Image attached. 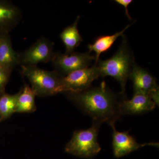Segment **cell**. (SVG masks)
<instances>
[{"label": "cell", "instance_id": "cell-13", "mask_svg": "<svg viewBox=\"0 0 159 159\" xmlns=\"http://www.w3.org/2000/svg\"><path fill=\"white\" fill-rule=\"evenodd\" d=\"M135 20L133 23L125 26L124 29L121 31L116 32L112 35H102L96 38L93 43L89 44L88 45L89 52L91 53L93 51L95 53V63L97 64L99 59V57L101 54L107 52L111 48L114 43L119 36H122L124 35L123 33L127 29H128Z\"/></svg>", "mask_w": 159, "mask_h": 159}, {"label": "cell", "instance_id": "cell-14", "mask_svg": "<svg viewBox=\"0 0 159 159\" xmlns=\"http://www.w3.org/2000/svg\"><path fill=\"white\" fill-rule=\"evenodd\" d=\"M80 19V16H78L74 22L66 27L60 34V38L65 47L66 54L74 52L75 49L83 41L77 27Z\"/></svg>", "mask_w": 159, "mask_h": 159}, {"label": "cell", "instance_id": "cell-16", "mask_svg": "<svg viewBox=\"0 0 159 159\" xmlns=\"http://www.w3.org/2000/svg\"><path fill=\"white\" fill-rule=\"evenodd\" d=\"M20 91L16 93H4L0 96V122L9 119L16 113Z\"/></svg>", "mask_w": 159, "mask_h": 159}, {"label": "cell", "instance_id": "cell-18", "mask_svg": "<svg viewBox=\"0 0 159 159\" xmlns=\"http://www.w3.org/2000/svg\"><path fill=\"white\" fill-rule=\"evenodd\" d=\"M114 2L124 7L125 9V15L129 20L131 21L132 20V18L131 16L129 14V12L128 6L133 1L132 0H115Z\"/></svg>", "mask_w": 159, "mask_h": 159}, {"label": "cell", "instance_id": "cell-1", "mask_svg": "<svg viewBox=\"0 0 159 159\" xmlns=\"http://www.w3.org/2000/svg\"><path fill=\"white\" fill-rule=\"evenodd\" d=\"M67 97L87 115L94 122L101 125L103 122L115 123L121 116L120 102L125 93H116L109 88L105 81L98 86H91L77 93H64Z\"/></svg>", "mask_w": 159, "mask_h": 159}, {"label": "cell", "instance_id": "cell-2", "mask_svg": "<svg viewBox=\"0 0 159 159\" xmlns=\"http://www.w3.org/2000/svg\"><path fill=\"white\" fill-rule=\"evenodd\" d=\"M122 37V43L115 54L105 60L99 59L96 65L99 69L100 77H113L121 85V93H125L126 81L136 62L127 39L124 34Z\"/></svg>", "mask_w": 159, "mask_h": 159}, {"label": "cell", "instance_id": "cell-11", "mask_svg": "<svg viewBox=\"0 0 159 159\" xmlns=\"http://www.w3.org/2000/svg\"><path fill=\"white\" fill-rule=\"evenodd\" d=\"M156 103L149 96L141 93L134 94L130 100H122L119 105L121 116L124 115H137L153 110Z\"/></svg>", "mask_w": 159, "mask_h": 159}, {"label": "cell", "instance_id": "cell-3", "mask_svg": "<svg viewBox=\"0 0 159 159\" xmlns=\"http://www.w3.org/2000/svg\"><path fill=\"white\" fill-rule=\"evenodd\" d=\"M21 68L22 76L29 80L35 96L48 97L64 93L62 76L54 70H46L36 65L21 66Z\"/></svg>", "mask_w": 159, "mask_h": 159}, {"label": "cell", "instance_id": "cell-9", "mask_svg": "<svg viewBox=\"0 0 159 159\" xmlns=\"http://www.w3.org/2000/svg\"><path fill=\"white\" fill-rule=\"evenodd\" d=\"M110 125L113 131L112 145L114 155L116 157L124 156L146 145L159 147L157 142L139 144L133 137L129 134L128 131H118L115 127V123H111Z\"/></svg>", "mask_w": 159, "mask_h": 159}, {"label": "cell", "instance_id": "cell-17", "mask_svg": "<svg viewBox=\"0 0 159 159\" xmlns=\"http://www.w3.org/2000/svg\"><path fill=\"white\" fill-rule=\"evenodd\" d=\"M11 72L0 67V96L5 93L6 86L9 82Z\"/></svg>", "mask_w": 159, "mask_h": 159}, {"label": "cell", "instance_id": "cell-8", "mask_svg": "<svg viewBox=\"0 0 159 159\" xmlns=\"http://www.w3.org/2000/svg\"><path fill=\"white\" fill-rule=\"evenodd\" d=\"M129 78L133 83L134 94H145L159 106V86L156 78L146 69L135 64Z\"/></svg>", "mask_w": 159, "mask_h": 159}, {"label": "cell", "instance_id": "cell-10", "mask_svg": "<svg viewBox=\"0 0 159 159\" xmlns=\"http://www.w3.org/2000/svg\"><path fill=\"white\" fill-rule=\"evenodd\" d=\"M22 18V13L11 2L0 0V33L12 31Z\"/></svg>", "mask_w": 159, "mask_h": 159}, {"label": "cell", "instance_id": "cell-7", "mask_svg": "<svg viewBox=\"0 0 159 159\" xmlns=\"http://www.w3.org/2000/svg\"><path fill=\"white\" fill-rule=\"evenodd\" d=\"M100 77L98 66L94 64L91 67L74 71L61 77V82L66 93H77L91 86L92 83Z\"/></svg>", "mask_w": 159, "mask_h": 159}, {"label": "cell", "instance_id": "cell-15", "mask_svg": "<svg viewBox=\"0 0 159 159\" xmlns=\"http://www.w3.org/2000/svg\"><path fill=\"white\" fill-rule=\"evenodd\" d=\"M35 96L31 87L25 83L20 91L16 113H31L36 110Z\"/></svg>", "mask_w": 159, "mask_h": 159}, {"label": "cell", "instance_id": "cell-12", "mask_svg": "<svg viewBox=\"0 0 159 159\" xmlns=\"http://www.w3.org/2000/svg\"><path fill=\"white\" fill-rule=\"evenodd\" d=\"M18 66L20 53L13 49L9 33H0V67L12 72Z\"/></svg>", "mask_w": 159, "mask_h": 159}, {"label": "cell", "instance_id": "cell-5", "mask_svg": "<svg viewBox=\"0 0 159 159\" xmlns=\"http://www.w3.org/2000/svg\"><path fill=\"white\" fill-rule=\"evenodd\" d=\"M95 61V55L89 52H73L70 54L55 52L51 62L54 70L62 76L80 69L89 67L93 61Z\"/></svg>", "mask_w": 159, "mask_h": 159}, {"label": "cell", "instance_id": "cell-4", "mask_svg": "<svg viewBox=\"0 0 159 159\" xmlns=\"http://www.w3.org/2000/svg\"><path fill=\"white\" fill-rule=\"evenodd\" d=\"M100 125L93 122L90 128L74 131L71 140L66 145V151L85 158L95 156L101 149L97 140Z\"/></svg>", "mask_w": 159, "mask_h": 159}, {"label": "cell", "instance_id": "cell-6", "mask_svg": "<svg viewBox=\"0 0 159 159\" xmlns=\"http://www.w3.org/2000/svg\"><path fill=\"white\" fill-rule=\"evenodd\" d=\"M54 43L45 37L40 38L25 51L20 53V66L36 65L52 61L55 52Z\"/></svg>", "mask_w": 159, "mask_h": 159}]
</instances>
